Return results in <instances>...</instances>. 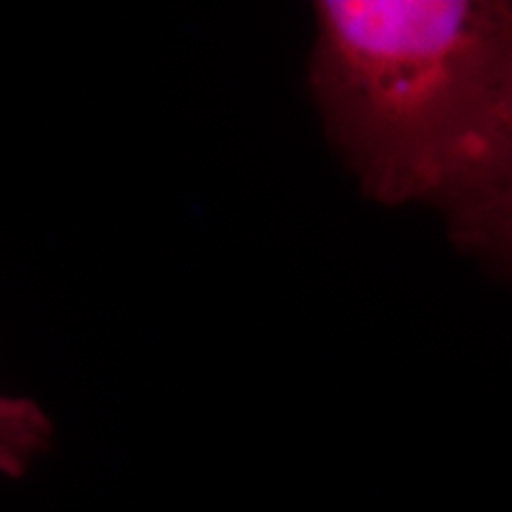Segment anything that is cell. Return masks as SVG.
I'll use <instances>...</instances> for the list:
<instances>
[{"label": "cell", "instance_id": "6da1fadb", "mask_svg": "<svg viewBox=\"0 0 512 512\" xmlns=\"http://www.w3.org/2000/svg\"><path fill=\"white\" fill-rule=\"evenodd\" d=\"M308 89L367 200L436 208L495 279L512 262V6L319 0Z\"/></svg>", "mask_w": 512, "mask_h": 512}, {"label": "cell", "instance_id": "7a4b0ae2", "mask_svg": "<svg viewBox=\"0 0 512 512\" xmlns=\"http://www.w3.org/2000/svg\"><path fill=\"white\" fill-rule=\"evenodd\" d=\"M55 439L52 416L26 396L0 393V476L23 478Z\"/></svg>", "mask_w": 512, "mask_h": 512}]
</instances>
